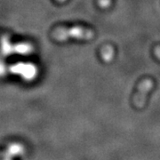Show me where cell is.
I'll return each mask as SVG.
<instances>
[{"instance_id": "obj_1", "label": "cell", "mask_w": 160, "mask_h": 160, "mask_svg": "<svg viewBox=\"0 0 160 160\" xmlns=\"http://www.w3.org/2000/svg\"><path fill=\"white\" fill-rule=\"evenodd\" d=\"M93 31L92 29L83 28V27H75L71 29H62L58 32V38L60 40H65L68 38H76L78 39H91L93 37Z\"/></svg>"}, {"instance_id": "obj_2", "label": "cell", "mask_w": 160, "mask_h": 160, "mask_svg": "<svg viewBox=\"0 0 160 160\" xmlns=\"http://www.w3.org/2000/svg\"><path fill=\"white\" fill-rule=\"evenodd\" d=\"M153 86H154V82L150 78L144 79L139 85L137 93L134 95V98H133V103L137 108L142 109L144 107L146 103V100H147V95Z\"/></svg>"}, {"instance_id": "obj_3", "label": "cell", "mask_w": 160, "mask_h": 160, "mask_svg": "<svg viewBox=\"0 0 160 160\" xmlns=\"http://www.w3.org/2000/svg\"><path fill=\"white\" fill-rule=\"evenodd\" d=\"M114 57V48L110 45L103 46L102 48V58L103 59L104 62H109L112 61V59Z\"/></svg>"}, {"instance_id": "obj_4", "label": "cell", "mask_w": 160, "mask_h": 160, "mask_svg": "<svg viewBox=\"0 0 160 160\" xmlns=\"http://www.w3.org/2000/svg\"><path fill=\"white\" fill-rule=\"evenodd\" d=\"M111 1L112 0H98V4H99L100 7H102L103 9H106V8L110 6Z\"/></svg>"}, {"instance_id": "obj_5", "label": "cell", "mask_w": 160, "mask_h": 160, "mask_svg": "<svg viewBox=\"0 0 160 160\" xmlns=\"http://www.w3.org/2000/svg\"><path fill=\"white\" fill-rule=\"evenodd\" d=\"M155 54L158 59H160V46H158L155 48Z\"/></svg>"}]
</instances>
